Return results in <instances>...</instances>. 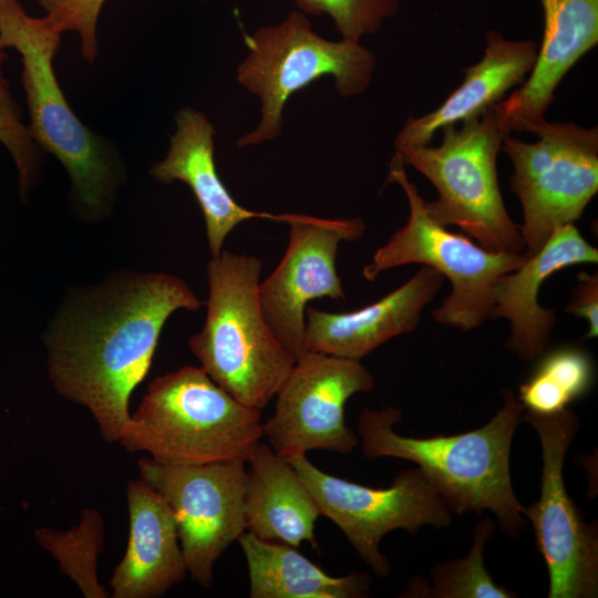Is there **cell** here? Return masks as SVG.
<instances>
[{"instance_id": "5b68a950", "label": "cell", "mask_w": 598, "mask_h": 598, "mask_svg": "<svg viewBox=\"0 0 598 598\" xmlns=\"http://www.w3.org/2000/svg\"><path fill=\"white\" fill-rule=\"evenodd\" d=\"M437 146L417 145L396 150L404 165L425 176L437 198L426 202L437 224L457 226L478 244L495 252L525 251L518 226L504 205L497 178V154L506 133L493 106L481 115L442 130Z\"/></svg>"}, {"instance_id": "cb8c5ba5", "label": "cell", "mask_w": 598, "mask_h": 598, "mask_svg": "<svg viewBox=\"0 0 598 598\" xmlns=\"http://www.w3.org/2000/svg\"><path fill=\"white\" fill-rule=\"evenodd\" d=\"M496 522L484 518L475 525L471 550L462 558L444 560L431 570V582L416 577L408 597L426 598H513L516 595L497 585L484 565V546L495 534Z\"/></svg>"}, {"instance_id": "9c48e42d", "label": "cell", "mask_w": 598, "mask_h": 598, "mask_svg": "<svg viewBox=\"0 0 598 598\" xmlns=\"http://www.w3.org/2000/svg\"><path fill=\"white\" fill-rule=\"evenodd\" d=\"M534 135L538 141L527 143L506 134L501 145L513 164L511 189L522 204L518 228L528 255L575 223L598 190L597 127L545 121Z\"/></svg>"}, {"instance_id": "44dd1931", "label": "cell", "mask_w": 598, "mask_h": 598, "mask_svg": "<svg viewBox=\"0 0 598 598\" xmlns=\"http://www.w3.org/2000/svg\"><path fill=\"white\" fill-rule=\"evenodd\" d=\"M484 55L465 70L463 82L434 111L420 117L410 115L395 137L394 147L426 145L434 133L447 125L481 115L523 84L537 59L532 40H507L498 31L486 32Z\"/></svg>"}, {"instance_id": "277c9868", "label": "cell", "mask_w": 598, "mask_h": 598, "mask_svg": "<svg viewBox=\"0 0 598 598\" xmlns=\"http://www.w3.org/2000/svg\"><path fill=\"white\" fill-rule=\"evenodd\" d=\"M261 410L243 404L200 367L155 378L118 442L168 465L246 461L262 437Z\"/></svg>"}, {"instance_id": "3957f363", "label": "cell", "mask_w": 598, "mask_h": 598, "mask_svg": "<svg viewBox=\"0 0 598 598\" xmlns=\"http://www.w3.org/2000/svg\"><path fill=\"white\" fill-rule=\"evenodd\" d=\"M262 262L221 250L207 265L208 299L202 330L188 346L212 380L245 405L265 409L296 359L274 334L261 310Z\"/></svg>"}, {"instance_id": "9a60e30c", "label": "cell", "mask_w": 598, "mask_h": 598, "mask_svg": "<svg viewBox=\"0 0 598 598\" xmlns=\"http://www.w3.org/2000/svg\"><path fill=\"white\" fill-rule=\"evenodd\" d=\"M543 43L522 86L493 105L506 134H534L545 120L555 90L573 65L598 43V0H539Z\"/></svg>"}, {"instance_id": "8992f818", "label": "cell", "mask_w": 598, "mask_h": 598, "mask_svg": "<svg viewBox=\"0 0 598 598\" xmlns=\"http://www.w3.org/2000/svg\"><path fill=\"white\" fill-rule=\"evenodd\" d=\"M61 32L44 16L27 14L18 0H0V45L21 55L32 137L65 167L75 198L96 213L107 204L115 173L101 137L73 113L58 83L53 60Z\"/></svg>"}, {"instance_id": "8fae6325", "label": "cell", "mask_w": 598, "mask_h": 598, "mask_svg": "<svg viewBox=\"0 0 598 598\" xmlns=\"http://www.w3.org/2000/svg\"><path fill=\"white\" fill-rule=\"evenodd\" d=\"M331 519L379 577L391 571L380 543L390 532L415 534L423 526L446 527L453 514L417 467L403 470L386 488L360 485L324 473L307 454L286 456Z\"/></svg>"}, {"instance_id": "83f0119b", "label": "cell", "mask_w": 598, "mask_h": 598, "mask_svg": "<svg viewBox=\"0 0 598 598\" xmlns=\"http://www.w3.org/2000/svg\"><path fill=\"white\" fill-rule=\"evenodd\" d=\"M61 33L78 32L82 55L93 62L97 54L96 23L105 0H35Z\"/></svg>"}, {"instance_id": "2e32d148", "label": "cell", "mask_w": 598, "mask_h": 598, "mask_svg": "<svg viewBox=\"0 0 598 598\" xmlns=\"http://www.w3.org/2000/svg\"><path fill=\"white\" fill-rule=\"evenodd\" d=\"M597 261L598 250L569 223L557 228L517 269L501 276L493 288V317L509 322L507 349L526 361L538 359L547 350L556 321L555 309L538 302L542 285L564 268Z\"/></svg>"}, {"instance_id": "5bb4252c", "label": "cell", "mask_w": 598, "mask_h": 598, "mask_svg": "<svg viewBox=\"0 0 598 598\" xmlns=\"http://www.w3.org/2000/svg\"><path fill=\"white\" fill-rule=\"evenodd\" d=\"M289 225L286 252L275 270L259 282L262 313L274 334L297 360L307 352L305 311L310 300L344 301L336 268L341 241L359 239L362 218H320L296 214Z\"/></svg>"}, {"instance_id": "7c38bea8", "label": "cell", "mask_w": 598, "mask_h": 598, "mask_svg": "<svg viewBox=\"0 0 598 598\" xmlns=\"http://www.w3.org/2000/svg\"><path fill=\"white\" fill-rule=\"evenodd\" d=\"M244 460L198 465H168L150 457L137 462L140 478L168 504L177 524L187 573L203 587L214 565L246 532Z\"/></svg>"}, {"instance_id": "52a82bcc", "label": "cell", "mask_w": 598, "mask_h": 598, "mask_svg": "<svg viewBox=\"0 0 598 598\" xmlns=\"http://www.w3.org/2000/svg\"><path fill=\"white\" fill-rule=\"evenodd\" d=\"M248 55L237 66V81L261 103L259 124L236 141L241 148L275 140L281 133L288 99L322 76H332L343 97L370 85L375 56L360 42L330 41L315 32L305 13L245 34Z\"/></svg>"}, {"instance_id": "ba28073f", "label": "cell", "mask_w": 598, "mask_h": 598, "mask_svg": "<svg viewBox=\"0 0 598 598\" xmlns=\"http://www.w3.org/2000/svg\"><path fill=\"white\" fill-rule=\"evenodd\" d=\"M388 183H398L404 190L409 218L374 252L362 270L363 277L373 281L381 272L409 264L431 267L451 283L450 293L432 312L433 319L463 331L480 328L493 317L496 280L517 269L527 252L491 251L433 220L427 214L426 202L408 178L404 164L396 154L390 162Z\"/></svg>"}, {"instance_id": "4fadbf2b", "label": "cell", "mask_w": 598, "mask_h": 598, "mask_svg": "<svg viewBox=\"0 0 598 598\" xmlns=\"http://www.w3.org/2000/svg\"><path fill=\"white\" fill-rule=\"evenodd\" d=\"M373 388L374 378L360 360L307 351L278 390L262 437L282 456L313 450L349 454L360 441L346 423V403Z\"/></svg>"}, {"instance_id": "6da1fadb", "label": "cell", "mask_w": 598, "mask_h": 598, "mask_svg": "<svg viewBox=\"0 0 598 598\" xmlns=\"http://www.w3.org/2000/svg\"><path fill=\"white\" fill-rule=\"evenodd\" d=\"M203 305L185 281L158 272H124L80 291L45 333L49 379L60 395L90 411L106 442L118 443L131 420V394L151 368L166 320Z\"/></svg>"}, {"instance_id": "d6986e66", "label": "cell", "mask_w": 598, "mask_h": 598, "mask_svg": "<svg viewBox=\"0 0 598 598\" xmlns=\"http://www.w3.org/2000/svg\"><path fill=\"white\" fill-rule=\"evenodd\" d=\"M130 529L110 585L113 598H157L187 573L177 524L166 501L142 478L126 487Z\"/></svg>"}, {"instance_id": "e0dca14e", "label": "cell", "mask_w": 598, "mask_h": 598, "mask_svg": "<svg viewBox=\"0 0 598 598\" xmlns=\"http://www.w3.org/2000/svg\"><path fill=\"white\" fill-rule=\"evenodd\" d=\"M443 281L440 272L422 266L399 288L358 310L337 313L307 306V351L361 360L388 340L414 330Z\"/></svg>"}, {"instance_id": "484cf974", "label": "cell", "mask_w": 598, "mask_h": 598, "mask_svg": "<svg viewBox=\"0 0 598 598\" xmlns=\"http://www.w3.org/2000/svg\"><path fill=\"white\" fill-rule=\"evenodd\" d=\"M305 14H328L342 39L360 42L379 31L383 21L393 17L400 0H293Z\"/></svg>"}, {"instance_id": "30bf717a", "label": "cell", "mask_w": 598, "mask_h": 598, "mask_svg": "<svg viewBox=\"0 0 598 598\" xmlns=\"http://www.w3.org/2000/svg\"><path fill=\"white\" fill-rule=\"evenodd\" d=\"M533 426L542 447L540 494L522 507L535 530L549 576V598L598 596V529L585 522L565 487L563 468L577 435L579 420L565 409L553 414L523 412L520 422Z\"/></svg>"}, {"instance_id": "ac0fdd59", "label": "cell", "mask_w": 598, "mask_h": 598, "mask_svg": "<svg viewBox=\"0 0 598 598\" xmlns=\"http://www.w3.org/2000/svg\"><path fill=\"white\" fill-rule=\"evenodd\" d=\"M177 130L164 161L151 168L157 182L186 183L205 218L212 257L220 254L230 231L244 220L262 218L290 223L295 214L254 212L240 206L220 179L214 161L215 130L203 112L185 107L175 115Z\"/></svg>"}, {"instance_id": "7a4b0ae2", "label": "cell", "mask_w": 598, "mask_h": 598, "mask_svg": "<svg viewBox=\"0 0 598 598\" xmlns=\"http://www.w3.org/2000/svg\"><path fill=\"white\" fill-rule=\"evenodd\" d=\"M488 423L473 431L430 437L404 436L394 431L402 412L389 406L364 409L357 430L369 460L395 457L416 464L452 514L491 512L511 537L526 528L523 505L513 488L509 455L524 408L509 389Z\"/></svg>"}, {"instance_id": "603a6c76", "label": "cell", "mask_w": 598, "mask_h": 598, "mask_svg": "<svg viewBox=\"0 0 598 598\" xmlns=\"http://www.w3.org/2000/svg\"><path fill=\"white\" fill-rule=\"evenodd\" d=\"M538 359L516 395L524 410L537 414L557 413L591 390L595 368L584 349L561 346L546 350Z\"/></svg>"}, {"instance_id": "7402d4cb", "label": "cell", "mask_w": 598, "mask_h": 598, "mask_svg": "<svg viewBox=\"0 0 598 598\" xmlns=\"http://www.w3.org/2000/svg\"><path fill=\"white\" fill-rule=\"evenodd\" d=\"M249 575L251 598H362L371 578L352 573L333 577L285 543L244 532L238 538Z\"/></svg>"}, {"instance_id": "ffe728a7", "label": "cell", "mask_w": 598, "mask_h": 598, "mask_svg": "<svg viewBox=\"0 0 598 598\" xmlns=\"http://www.w3.org/2000/svg\"><path fill=\"white\" fill-rule=\"evenodd\" d=\"M244 483L246 532L299 548H318L315 525L321 516L313 494L286 456L260 441L249 453Z\"/></svg>"}, {"instance_id": "4316f807", "label": "cell", "mask_w": 598, "mask_h": 598, "mask_svg": "<svg viewBox=\"0 0 598 598\" xmlns=\"http://www.w3.org/2000/svg\"><path fill=\"white\" fill-rule=\"evenodd\" d=\"M6 58L4 48L0 45V142L9 151L17 165L20 192L22 196H25L39 169V154L37 143L29 127L21 121L20 112L3 76L2 63Z\"/></svg>"}, {"instance_id": "f1b7e54d", "label": "cell", "mask_w": 598, "mask_h": 598, "mask_svg": "<svg viewBox=\"0 0 598 598\" xmlns=\"http://www.w3.org/2000/svg\"><path fill=\"white\" fill-rule=\"evenodd\" d=\"M565 310L577 317L586 319L589 326L584 337L596 338L598 336V275L581 271L578 275V283L573 297Z\"/></svg>"}, {"instance_id": "d4e9b609", "label": "cell", "mask_w": 598, "mask_h": 598, "mask_svg": "<svg viewBox=\"0 0 598 598\" xmlns=\"http://www.w3.org/2000/svg\"><path fill=\"white\" fill-rule=\"evenodd\" d=\"M34 535L84 597L109 596L97 579V560L104 543V522L97 509L84 508L79 524L68 530L41 527Z\"/></svg>"}]
</instances>
